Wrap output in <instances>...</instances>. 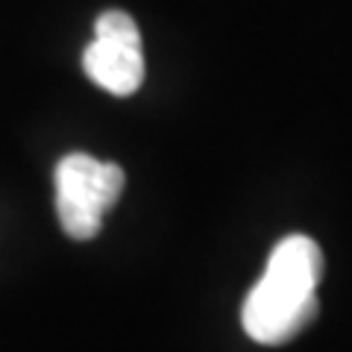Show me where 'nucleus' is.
<instances>
[{
  "label": "nucleus",
  "mask_w": 352,
  "mask_h": 352,
  "mask_svg": "<svg viewBox=\"0 0 352 352\" xmlns=\"http://www.w3.org/2000/svg\"><path fill=\"white\" fill-rule=\"evenodd\" d=\"M82 68L88 74V80L94 85H100L109 94H115V97L135 94L141 82H144L141 41L94 36V41L82 53Z\"/></svg>",
  "instance_id": "3"
},
{
  "label": "nucleus",
  "mask_w": 352,
  "mask_h": 352,
  "mask_svg": "<svg viewBox=\"0 0 352 352\" xmlns=\"http://www.w3.org/2000/svg\"><path fill=\"white\" fill-rule=\"evenodd\" d=\"M124 191V170L88 153H71L56 164V214L65 235L91 241L103 226V214Z\"/></svg>",
  "instance_id": "2"
},
{
  "label": "nucleus",
  "mask_w": 352,
  "mask_h": 352,
  "mask_svg": "<svg viewBox=\"0 0 352 352\" xmlns=\"http://www.w3.org/2000/svg\"><path fill=\"white\" fill-rule=\"evenodd\" d=\"M94 36H103V38H124V41H141L138 24L132 21V15L120 12V9H109V12H103L100 18H97Z\"/></svg>",
  "instance_id": "4"
},
{
  "label": "nucleus",
  "mask_w": 352,
  "mask_h": 352,
  "mask_svg": "<svg viewBox=\"0 0 352 352\" xmlns=\"http://www.w3.org/2000/svg\"><path fill=\"white\" fill-rule=\"evenodd\" d=\"M323 276V252L308 235L282 238L270 252L264 276L241 308L244 332L256 344L279 346L308 329L317 317V285Z\"/></svg>",
  "instance_id": "1"
}]
</instances>
